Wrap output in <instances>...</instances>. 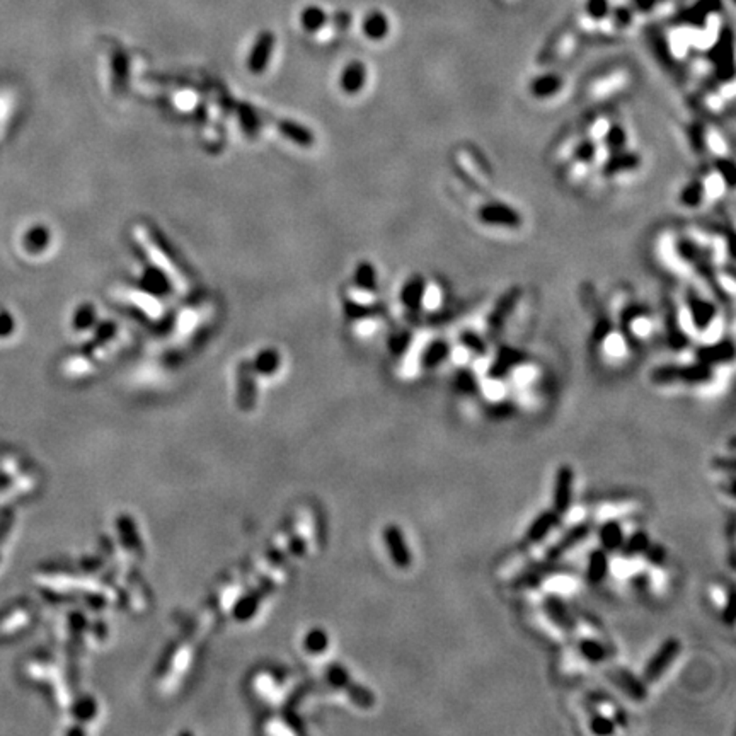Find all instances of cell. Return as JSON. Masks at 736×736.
<instances>
[{
    "label": "cell",
    "instance_id": "2e32d148",
    "mask_svg": "<svg viewBox=\"0 0 736 736\" xmlns=\"http://www.w3.org/2000/svg\"><path fill=\"white\" fill-rule=\"evenodd\" d=\"M445 304V288L436 280L424 278L423 295H421V312L435 314Z\"/></svg>",
    "mask_w": 736,
    "mask_h": 736
},
{
    "label": "cell",
    "instance_id": "30bf717a",
    "mask_svg": "<svg viewBox=\"0 0 736 736\" xmlns=\"http://www.w3.org/2000/svg\"><path fill=\"white\" fill-rule=\"evenodd\" d=\"M561 518H563V516H561L559 513H556L552 508L551 510L540 511L539 515L528 523L523 535V542L528 544V546H537V544H540L542 540H546L547 537L551 535V532L559 527Z\"/></svg>",
    "mask_w": 736,
    "mask_h": 736
},
{
    "label": "cell",
    "instance_id": "4316f807",
    "mask_svg": "<svg viewBox=\"0 0 736 736\" xmlns=\"http://www.w3.org/2000/svg\"><path fill=\"white\" fill-rule=\"evenodd\" d=\"M588 730H590L591 735L596 736H610L617 731V723H615V719L608 718L605 714L596 713L588 721Z\"/></svg>",
    "mask_w": 736,
    "mask_h": 736
},
{
    "label": "cell",
    "instance_id": "f546056e",
    "mask_svg": "<svg viewBox=\"0 0 736 736\" xmlns=\"http://www.w3.org/2000/svg\"><path fill=\"white\" fill-rule=\"evenodd\" d=\"M610 12V4L608 0H587L584 2V15L594 22H602L607 19Z\"/></svg>",
    "mask_w": 736,
    "mask_h": 736
},
{
    "label": "cell",
    "instance_id": "484cf974",
    "mask_svg": "<svg viewBox=\"0 0 736 736\" xmlns=\"http://www.w3.org/2000/svg\"><path fill=\"white\" fill-rule=\"evenodd\" d=\"M626 81V77H624V74H614L610 75V77L603 79L602 82H595L594 87H591V95L596 99L600 98H608V94L612 93H617V89H620V87L624 86V82Z\"/></svg>",
    "mask_w": 736,
    "mask_h": 736
},
{
    "label": "cell",
    "instance_id": "8d00e7d4",
    "mask_svg": "<svg viewBox=\"0 0 736 736\" xmlns=\"http://www.w3.org/2000/svg\"><path fill=\"white\" fill-rule=\"evenodd\" d=\"M632 6L639 12H650L656 6V0H632Z\"/></svg>",
    "mask_w": 736,
    "mask_h": 736
},
{
    "label": "cell",
    "instance_id": "f1b7e54d",
    "mask_svg": "<svg viewBox=\"0 0 736 736\" xmlns=\"http://www.w3.org/2000/svg\"><path fill=\"white\" fill-rule=\"evenodd\" d=\"M516 413V404L510 399H501L486 406V415L493 420H507Z\"/></svg>",
    "mask_w": 736,
    "mask_h": 736
},
{
    "label": "cell",
    "instance_id": "83f0119b",
    "mask_svg": "<svg viewBox=\"0 0 736 736\" xmlns=\"http://www.w3.org/2000/svg\"><path fill=\"white\" fill-rule=\"evenodd\" d=\"M302 24L307 31H321L328 24V15L317 6H310L302 12Z\"/></svg>",
    "mask_w": 736,
    "mask_h": 736
},
{
    "label": "cell",
    "instance_id": "8992f818",
    "mask_svg": "<svg viewBox=\"0 0 736 736\" xmlns=\"http://www.w3.org/2000/svg\"><path fill=\"white\" fill-rule=\"evenodd\" d=\"M575 496V471L570 465H561L556 471L552 484V510L561 516L566 515L573 507Z\"/></svg>",
    "mask_w": 736,
    "mask_h": 736
},
{
    "label": "cell",
    "instance_id": "3957f363",
    "mask_svg": "<svg viewBox=\"0 0 736 736\" xmlns=\"http://www.w3.org/2000/svg\"><path fill=\"white\" fill-rule=\"evenodd\" d=\"M591 532H594V523L587 522V520L571 525V527L568 528V530L564 532V534L561 535L559 539L552 544V546H549L546 549V552H544V559L561 561L564 556L568 554V552H571L573 549H576L580 544L584 542V540L591 535Z\"/></svg>",
    "mask_w": 736,
    "mask_h": 736
},
{
    "label": "cell",
    "instance_id": "ac0fdd59",
    "mask_svg": "<svg viewBox=\"0 0 736 736\" xmlns=\"http://www.w3.org/2000/svg\"><path fill=\"white\" fill-rule=\"evenodd\" d=\"M424 276H411L401 290V304L406 310L416 314L421 312V295H423Z\"/></svg>",
    "mask_w": 736,
    "mask_h": 736
},
{
    "label": "cell",
    "instance_id": "836d02e7",
    "mask_svg": "<svg viewBox=\"0 0 736 736\" xmlns=\"http://www.w3.org/2000/svg\"><path fill=\"white\" fill-rule=\"evenodd\" d=\"M713 467L716 471L728 472L730 476L735 474V459L733 457H716L713 459Z\"/></svg>",
    "mask_w": 736,
    "mask_h": 736
},
{
    "label": "cell",
    "instance_id": "9c48e42d",
    "mask_svg": "<svg viewBox=\"0 0 736 736\" xmlns=\"http://www.w3.org/2000/svg\"><path fill=\"white\" fill-rule=\"evenodd\" d=\"M610 682L614 683L624 695L634 702H644L648 699V683L643 678H639L634 671L627 668L619 667L610 671Z\"/></svg>",
    "mask_w": 736,
    "mask_h": 736
},
{
    "label": "cell",
    "instance_id": "d6986e66",
    "mask_svg": "<svg viewBox=\"0 0 736 736\" xmlns=\"http://www.w3.org/2000/svg\"><path fill=\"white\" fill-rule=\"evenodd\" d=\"M367 81V67L361 62H352L344 67L341 74V87L346 93H360Z\"/></svg>",
    "mask_w": 736,
    "mask_h": 736
},
{
    "label": "cell",
    "instance_id": "9a60e30c",
    "mask_svg": "<svg viewBox=\"0 0 736 736\" xmlns=\"http://www.w3.org/2000/svg\"><path fill=\"white\" fill-rule=\"evenodd\" d=\"M564 87V81L561 75L542 74L530 82V94L535 99H552L558 98Z\"/></svg>",
    "mask_w": 736,
    "mask_h": 736
},
{
    "label": "cell",
    "instance_id": "603a6c76",
    "mask_svg": "<svg viewBox=\"0 0 736 736\" xmlns=\"http://www.w3.org/2000/svg\"><path fill=\"white\" fill-rule=\"evenodd\" d=\"M455 391L459 394H462V396H467V397H472L476 396V394L481 392V382H479V377H477V373L472 370L471 367H467V365H462V367H459V370H457L455 373Z\"/></svg>",
    "mask_w": 736,
    "mask_h": 736
},
{
    "label": "cell",
    "instance_id": "5b68a950",
    "mask_svg": "<svg viewBox=\"0 0 736 736\" xmlns=\"http://www.w3.org/2000/svg\"><path fill=\"white\" fill-rule=\"evenodd\" d=\"M477 217H479L481 224L489 227V229L515 230L522 224L520 213L516 212L515 208H511L510 205L501 201L486 203V206H483V208L477 212Z\"/></svg>",
    "mask_w": 736,
    "mask_h": 736
},
{
    "label": "cell",
    "instance_id": "7a4b0ae2",
    "mask_svg": "<svg viewBox=\"0 0 736 736\" xmlns=\"http://www.w3.org/2000/svg\"><path fill=\"white\" fill-rule=\"evenodd\" d=\"M680 651H682V643L677 638H668L660 644L658 650L651 655L646 665L643 668V680L646 683H656L663 675L670 670L671 665L677 662Z\"/></svg>",
    "mask_w": 736,
    "mask_h": 736
},
{
    "label": "cell",
    "instance_id": "d4e9b609",
    "mask_svg": "<svg viewBox=\"0 0 736 736\" xmlns=\"http://www.w3.org/2000/svg\"><path fill=\"white\" fill-rule=\"evenodd\" d=\"M355 283H356V292L367 293V295L375 297L377 274L372 265L363 262V265L358 266L355 272Z\"/></svg>",
    "mask_w": 736,
    "mask_h": 736
},
{
    "label": "cell",
    "instance_id": "7402d4cb",
    "mask_svg": "<svg viewBox=\"0 0 736 736\" xmlns=\"http://www.w3.org/2000/svg\"><path fill=\"white\" fill-rule=\"evenodd\" d=\"M361 29H363V34L367 36V38L375 39L377 41V39H384L385 36L389 34L391 24H389L387 15H385L384 12L373 11V12H370V14L365 15L363 24H361Z\"/></svg>",
    "mask_w": 736,
    "mask_h": 736
},
{
    "label": "cell",
    "instance_id": "ba28073f",
    "mask_svg": "<svg viewBox=\"0 0 736 736\" xmlns=\"http://www.w3.org/2000/svg\"><path fill=\"white\" fill-rule=\"evenodd\" d=\"M384 540L394 566L399 568V570H408L413 564V552L408 542H406L401 527H397V525L385 527Z\"/></svg>",
    "mask_w": 736,
    "mask_h": 736
},
{
    "label": "cell",
    "instance_id": "e0dca14e",
    "mask_svg": "<svg viewBox=\"0 0 736 736\" xmlns=\"http://www.w3.org/2000/svg\"><path fill=\"white\" fill-rule=\"evenodd\" d=\"M274 46V38L269 33H262L257 38V43L254 45L253 51H250L249 57V69L254 74H261L266 69V63L269 60V53H272Z\"/></svg>",
    "mask_w": 736,
    "mask_h": 736
},
{
    "label": "cell",
    "instance_id": "e575fe53",
    "mask_svg": "<svg viewBox=\"0 0 736 736\" xmlns=\"http://www.w3.org/2000/svg\"><path fill=\"white\" fill-rule=\"evenodd\" d=\"M94 321V309L91 305H83L77 312V324L82 328H87Z\"/></svg>",
    "mask_w": 736,
    "mask_h": 736
},
{
    "label": "cell",
    "instance_id": "7c38bea8",
    "mask_svg": "<svg viewBox=\"0 0 736 736\" xmlns=\"http://www.w3.org/2000/svg\"><path fill=\"white\" fill-rule=\"evenodd\" d=\"M452 356V344L447 340H429L421 349L417 361L423 370H435Z\"/></svg>",
    "mask_w": 736,
    "mask_h": 736
},
{
    "label": "cell",
    "instance_id": "4fadbf2b",
    "mask_svg": "<svg viewBox=\"0 0 736 736\" xmlns=\"http://www.w3.org/2000/svg\"><path fill=\"white\" fill-rule=\"evenodd\" d=\"M610 571V561H608V552L602 547H596L588 554L587 570H584V582L591 587L602 584L605 582Z\"/></svg>",
    "mask_w": 736,
    "mask_h": 736
},
{
    "label": "cell",
    "instance_id": "d590c367",
    "mask_svg": "<svg viewBox=\"0 0 736 736\" xmlns=\"http://www.w3.org/2000/svg\"><path fill=\"white\" fill-rule=\"evenodd\" d=\"M631 583L636 590H646V588L650 587L651 582H650V576H648L646 573H638L636 576H632Z\"/></svg>",
    "mask_w": 736,
    "mask_h": 736
},
{
    "label": "cell",
    "instance_id": "44dd1931",
    "mask_svg": "<svg viewBox=\"0 0 736 736\" xmlns=\"http://www.w3.org/2000/svg\"><path fill=\"white\" fill-rule=\"evenodd\" d=\"M651 544V537L650 534H648L646 530H643V528H638V530H634L632 534L626 535V539H624V544L622 547H620V554H622V558L626 559H634V558H639V556H643V552L646 551V547L650 546Z\"/></svg>",
    "mask_w": 736,
    "mask_h": 736
},
{
    "label": "cell",
    "instance_id": "52a82bcc",
    "mask_svg": "<svg viewBox=\"0 0 736 736\" xmlns=\"http://www.w3.org/2000/svg\"><path fill=\"white\" fill-rule=\"evenodd\" d=\"M542 610L546 617L554 624L556 627L564 634H573L578 629V622L573 617L570 607L563 600V596L556 594H547L542 598Z\"/></svg>",
    "mask_w": 736,
    "mask_h": 736
},
{
    "label": "cell",
    "instance_id": "4dcf8cb0",
    "mask_svg": "<svg viewBox=\"0 0 736 736\" xmlns=\"http://www.w3.org/2000/svg\"><path fill=\"white\" fill-rule=\"evenodd\" d=\"M643 556H644V561H646V563L650 564V566L660 568V566H663V564H665L668 554H667V549L663 547L662 544H653V542H651L650 546L646 547V551L643 552Z\"/></svg>",
    "mask_w": 736,
    "mask_h": 736
},
{
    "label": "cell",
    "instance_id": "ffe728a7",
    "mask_svg": "<svg viewBox=\"0 0 736 736\" xmlns=\"http://www.w3.org/2000/svg\"><path fill=\"white\" fill-rule=\"evenodd\" d=\"M678 201L680 206H685V208L690 210L701 208L704 203L709 201L706 196V189H704L701 179H694V181L687 182V185L680 189Z\"/></svg>",
    "mask_w": 736,
    "mask_h": 736
},
{
    "label": "cell",
    "instance_id": "277c9868",
    "mask_svg": "<svg viewBox=\"0 0 736 736\" xmlns=\"http://www.w3.org/2000/svg\"><path fill=\"white\" fill-rule=\"evenodd\" d=\"M653 331V316L643 305H627L622 314V334L631 343H638Z\"/></svg>",
    "mask_w": 736,
    "mask_h": 736
},
{
    "label": "cell",
    "instance_id": "d6a6232c",
    "mask_svg": "<svg viewBox=\"0 0 736 736\" xmlns=\"http://www.w3.org/2000/svg\"><path fill=\"white\" fill-rule=\"evenodd\" d=\"M257 370H261V372L265 373H269V372H274L276 370V365H278V355L276 352H262L260 358H257Z\"/></svg>",
    "mask_w": 736,
    "mask_h": 736
},
{
    "label": "cell",
    "instance_id": "8fae6325",
    "mask_svg": "<svg viewBox=\"0 0 736 736\" xmlns=\"http://www.w3.org/2000/svg\"><path fill=\"white\" fill-rule=\"evenodd\" d=\"M697 361L709 365V367H718V365H726L731 363L735 358V346L731 341L721 340L716 341V343H707L701 346V348L695 352Z\"/></svg>",
    "mask_w": 736,
    "mask_h": 736
},
{
    "label": "cell",
    "instance_id": "6da1fadb",
    "mask_svg": "<svg viewBox=\"0 0 736 736\" xmlns=\"http://www.w3.org/2000/svg\"><path fill=\"white\" fill-rule=\"evenodd\" d=\"M714 379V367L695 361L689 365H662L651 372V382L656 385H706Z\"/></svg>",
    "mask_w": 736,
    "mask_h": 736
},
{
    "label": "cell",
    "instance_id": "cb8c5ba5",
    "mask_svg": "<svg viewBox=\"0 0 736 736\" xmlns=\"http://www.w3.org/2000/svg\"><path fill=\"white\" fill-rule=\"evenodd\" d=\"M578 651L582 655L584 662L591 663V665H600V663L605 662L607 658V650L602 643L596 641L594 638H582L578 643Z\"/></svg>",
    "mask_w": 736,
    "mask_h": 736
},
{
    "label": "cell",
    "instance_id": "1f68e13d",
    "mask_svg": "<svg viewBox=\"0 0 736 736\" xmlns=\"http://www.w3.org/2000/svg\"><path fill=\"white\" fill-rule=\"evenodd\" d=\"M281 130H283L285 135H288L290 138H293V140L302 143V145H307V143L312 142V137H310V133L305 128H302V126H297V125H292L290 121H281Z\"/></svg>",
    "mask_w": 736,
    "mask_h": 736
},
{
    "label": "cell",
    "instance_id": "5bb4252c",
    "mask_svg": "<svg viewBox=\"0 0 736 736\" xmlns=\"http://www.w3.org/2000/svg\"><path fill=\"white\" fill-rule=\"evenodd\" d=\"M596 537H598L600 547L603 551L610 552H619L622 547L624 539H626V532H624L622 523L619 520H605L603 523H600L598 530H596Z\"/></svg>",
    "mask_w": 736,
    "mask_h": 736
}]
</instances>
